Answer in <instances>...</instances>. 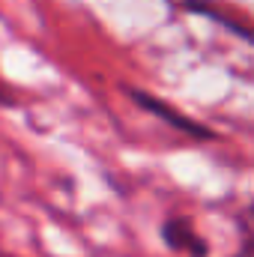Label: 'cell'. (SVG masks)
I'll list each match as a JSON object with an SVG mask.
<instances>
[{
	"instance_id": "obj_4",
	"label": "cell",
	"mask_w": 254,
	"mask_h": 257,
	"mask_svg": "<svg viewBox=\"0 0 254 257\" xmlns=\"http://www.w3.org/2000/svg\"><path fill=\"white\" fill-rule=\"evenodd\" d=\"M236 257H254V239H251V221H248V209L242 212V242Z\"/></svg>"
},
{
	"instance_id": "obj_3",
	"label": "cell",
	"mask_w": 254,
	"mask_h": 257,
	"mask_svg": "<svg viewBox=\"0 0 254 257\" xmlns=\"http://www.w3.org/2000/svg\"><path fill=\"white\" fill-rule=\"evenodd\" d=\"M180 6H186L189 12L194 15H203V18H209V21H215V24H221L224 30H230V33H236L242 42H248L251 39V33H248V27H242V24H236L230 15H224V12H218L212 3H206V0H180Z\"/></svg>"
},
{
	"instance_id": "obj_1",
	"label": "cell",
	"mask_w": 254,
	"mask_h": 257,
	"mask_svg": "<svg viewBox=\"0 0 254 257\" xmlns=\"http://www.w3.org/2000/svg\"><path fill=\"white\" fill-rule=\"evenodd\" d=\"M126 93H129V99H132L138 108H144V111L156 114L162 123H168L171 128H177V132H183V135H189V138H197V141H209V138H215V135H212V128H206L203 123L191 120L189 114L177 111L171 102L159 99L156 93H147V90H141V87H126Z\"/></svg>"
},
{
	"instance_id": "obj_5",
	"label": "cell",
	"mask_w": 254,
	"mask_h": 257,
	"mask_svg": "<svg viewBox=\"0 0 254 257\" xmlns=\"http://www.w3.org/2000/svg\"><path fill=\"white\" fill-rule=\"evenodd\" d=\"M0 105H12V96H6V93H0Z\"/></svg>"
},
{
	"instance_id": "obj_2",
	"label": "cell",
	"mask_w": 254,
	"mask_h": 257,
	"mask_svg": "<svg viewBox=\"0 0 254 257\" xmlns=\"http://www.w3.org/2000/svg\"><path fill=\"white\" fill-rule=\"evenodd\" d=\"M162 239H165V245L174 248V251H183V254H189V257H209L206 239L194 230V224H191L189 218H183V215L165 218V224H162Z\"/></svg>"
}]
</instances>
